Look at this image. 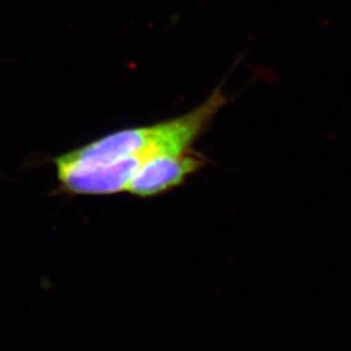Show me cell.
<instances>
[{
    "instance_id": "6da1fadb",
    "label": "cell",
    "mask_w": 351,
    "mask_h": 351,
    "mask_svg": "<svg viewBox=\"0 0 351 351\" xmlns=\"http://www.w3.org/2000/svg\"><path fill=\"white\" fill-rule=\"evenodd\" d=\"M226 104L223 90L215 88L190 112L152 125L117 130L53 158L58 191L90 197L124 193L143 164L193 151L195 141Z\"/></svg>"
},
{
    "instance_id": "7a4b0ae2",
    "label": "cell",
    "mask_w": 351,
    "mask_h": 351,
    "mask_svg": "<svg viewBox=\"0 0 351 351\" xmlns=\"http://www.w3.org/2000/svg\"><path fill=\"white\" fill-rule=\"evenodd\" d=\"M204 162L194 150L181 155H164L143 164L133 176L126 193L138 198H152L182 185Z\"/></svg>"
}]
</instances>
